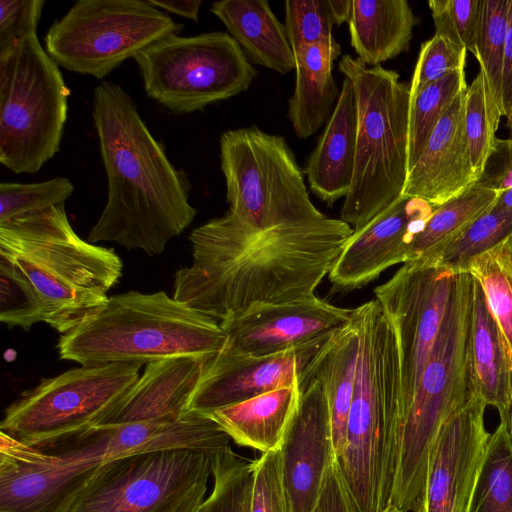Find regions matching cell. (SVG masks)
I'll return each mask as SVG.
<instances>
[{"label": "cell", "instance_id": "obj_1", "mask_svg": "<svg viewBox=\"0 0 512 512\" xmlns=\"http://www.w3.org/2000/svg\"><path fill=\"white\" fill-rule=\"evenodd\" d=\"M353 229L341 219L255 228L228 211L190 234L173 298L221 321L315 296Z\"/></svg>", "mask_w": 512, "mask_h": 512}, {"label": "cell", "instance_id": "obj_27", "mask_svg": "<svg viewBox=\"0 0 512 512\" xmlns=\"http://www.w3.org/2000/svg\"><path fill=\"white\" fill-rule=\"evenodd\" d=\"M341 46L334 36L305 47L295 56V88L287 117L296 136L307 139L329 120L340 90L333 76Z\"/></svg>", "mask_w": 512, "mask_h": 512}, {"label": "cell", "instance_id": "obj_42", "mask_svg": "<svg viewBox=\"0 0 512 512\" xmlns=\"http://www.w3.org/2000/svg\"><path fill=\"white\" fill-rule=\"evenodd\" d=\"M483 0H430L435 34L475 54Z\"/></svg>", "mask_w": 512, "mask_h": 512}, {"label": "cell", "instance_id": "obj_39", "mask_svg": "<svg viewBox=\"0 0 512 512\" xmlns=\"http://www.w3.org/2000/svg\"><path fill=\"white\" fill-rule=\"evenodd\" d=\"M0 320L29 330L44 321L41 298L28 277L14 264L0 258Z\"/></svg>", "mask_w": 512, "mask_h": 512}, {"label": "cell", "instance_id": "obj_30", "mask_svg": "<svg viewBox=\"0 0 512 512\" xmlns=\"http://www.w3.org/2000/svg\"><path fill=\"white\" fill-rule=\"evenodd\" d=\"M358 352L359 332L352 317V322L332 337L314 371V377L321 382L328 402L335 459L345 442Z\"/></svg>", "mask_w": 512, "mask_h": 512}, {"label": "cell", "instance_id": "obj_15", "mask_svg": "<svg viewBox=\"0 0 512 512\" xmlns=\"http://www.w3.org/2000/svg\"><path fill=\"white\" fill-rule=\"evenodd\" d=\"M230 440L209 416L188 412L173 421L92 427L41 451L65 463L93 466L131 454L167 449L215 453L230 446Z\"/></svg>", "mask_w": 512, "mask_h": 512}, {"label": "cell", "instance_id": "obj_4", "mask_svg": "<svg viewBox=\"0 0 512 512\" xmlns=\"http://www.w3.org/2000/svg\"><path fill=\"white\" fill-rule=\"evenodd\" d=\"M0 258L28 277L41 298L43 322L62 334L106 304L123 269L113 249L74 231L64 204L0 223Z\"/></svg>", "mask_w": 512, "mask_h": 512}, {"label": "cell", "instance_id": "obj_10", "mask_svg": "<svg viewBox=\"0 0 512 512\" xmlns=\"http://www.w3.org/2000/svg\"><path fill=\"white\" fill-rule=\"evenodd\" d=\"M228 212L258 229L319 221L304 172L285 138L256 126L220 137Z\"/></svg>", "mask_w": 512, "mask_h": 512}, {"label": "cell", "instance_id": "obj_19", "mask_svg": "<svg viewBox=\"0 0 512 512\" xmlns=\"http://www.w3.org/2000/svg\"><path fill=\"white\" fill-rule=\"evenodd\" d=\"M437 206L401 196L370 222L353 230L328 278L334 292H350L377 279L387 268L409 261V249Z\"/></svg>", "mask_w": 512, "mask_h": 512}, {"label": "cell", "instance_id": "obj_33", "mask_svg": "<svg viewBox=\"0 0 512 512\" xmlns=\"http://www.w3.org/2000/svg\"><path fill=\"white\" fill-rule=\"evenodd\" d=\"M508 239H512V211L494 203L457 237L424 257L453 273H463L475 257Z\"/></svg>", "mask_w": 512, "mask_h": 512}, {"label": "cell", "instance_id": "obj_44", "mask_svg": "<svg viewBox=\"0 0 512 512\" xmlns=\"http://www.w3.org/2000/svg\"><path fill=\"white\" fill-rule=\"evenodd\" d=\"M250 512H292L283 481L281 449L263 453L254 460Z\"/></svg>", "mask_w": 512, "mask_h": 512}, {"label": "cell", "instance_id": "obj_13", "mask_svg": "<svg viewBox=\"0 0 512 512\" xmlns=\"http://www.w3.org/2000/svg\"><path fill=\"white\" fill-rule=\"evenodd\" d=\"M182 25L149 0H79L45 35V50L70 72L104 79Z\"/></svg>", "mask_w": 512, "mask_h": 512}, {"label": "cell", "instance_id": "obj_28", "mask_svg": "<svg viewBox=\"0 0 512 512\" xmlns=\"http://www.w3.org/2000/svg\"><path fill=\"white\" fill-rule=\"evenodd\" d=\"M472 302L471 359L475 393L503 416L512 401V353L474 277Z\"/></svg>", "mask_w": 512, "mask_h": 512}, {"label": "cell", "instance_id": "obj_7", "mask_svg": "<svg viewBox=\"0 0 512 512\" xmlns=\"http://www.w3.org/2000/svg\"><path fill=\"white\" fill-rule=\"evenodd\" d=\"M339 71L354 87L356 157L341 220L358 230L397 201L408 168L410 85L396 71L343 55Z\"/></svg>", "mask_w": 512, "mask_h": 512}, {"label": "cell", "instance_id": "obj_29", "mask_svg": "<svg viewBox=\"0 0 512 512\" xmlns=\"http://www.w3.org/2000/svg\"><path fill=\"white\" fill-rule=\"evenodd\" d=\"M416 24L406 0H353L348 25L356 58L375 67L408 51Z\"/></svg>", "mask_w": 512, "mask_h": 512}, {"label": "cell", "instance_id": "obj_17", "mask_svg": "<svg viewBox=\"0 0 512 512\" xmlns=\"http://www.w3.org/2000/svg\"><path fill=\"white\" fill-rule=\"evenodd\" d=\"M334 335L268 356L216 355L191 398L188 412L208 415L217 409L294 384H299L302 392L315 378L317 363Z\"/></svg>", "mask_w": 512, "mask_h": 512}, {"label": "cell", "instance_id": "obj_26", "mask_svg": "<svg viewBox=\"0 0 512 512\" xmlns=\"http://www.w3.org/2000/svg\"><path fill=\"white\" fill-rule=\"evenodd\" d=\"M210 12L257 65L282 75L295 71V56L284 24L265 0H222Z\"/></svg>", "mask_w": 512, "mask_h": 512}, {"label": "cell", "instance_id": "obj_52", "mask_svg": "<svg viewBox=\"0 0 512 512\" xmlns=\"http://www.w3.org/2000/svg\"><path fill=\"white\" fill-rule=\"evenodd\" d=\"M499 417H500V420H503L506 423L509 434L512 439V401H511L508 412L505 415L499 416Z\"/></svg>", "mask_w": 512, "mask_h": 512}, {"label": "cell", "instance_id": "obj_46", "mask_svg": "<svg viewBox=\"0 0 512 512\" xmlns=\"http://www.w3.org/2000/svg\"><path fill=\"white\" fill-rule=\"evenodd\" d=\"M476 184L496 193L512 188V138H497Z\"/></svg>", "mask_w": 512, "mask_h": 512}, {"label": "cell", "instance_id": "obj_3", "mask_svg": "<svg viewBox=\"0 0 512 512\" xmlns=\"http://www.w3.org/2000/svg\"><path fill=\"white\" fill-rule=\"evenodd\" d=\"M359 352L343 449L335 459L358 512L390 508L402 425L396 334L376 299L353 309Z\"/></svg>", "mask_w": 512, "mask_h": 512}, {"label": "cell", "instance_id": "obj_36", "mask_svg": "<svg viewBox=\"0 0 512 512\" xmlns=\"http://www.w3.org/2000/svg\"><path fill=\"white\" fill-rule=\"evenodd\" d=\"M211 475L212 491L197 512H250L254 461L228 446L212 455Z\"/></svg>", "mask_w": 512, "mask_h": 512}, {"label": "cell", "instance_id": "obj_24", "mask_svg": "<svg viewBox=\"0 0 512 512\" xmlns=\"http://www.w3.org/2000/svg\"><path fill=\"white\" fill-rule=\"evenodd\" d=\"M356 139L355 92L352 82L344 77L335 108L303 170L310 190L330 206L349 192Z\"/></svg>", "mask_w": 512, "mask_h": 512}, {"label": "cell", "instance_id": "obj_40", "mask_svg": "<svg viewBox=\"0 0 512 512\" xmlns=\"http://www.w3.org/2000/svg\"><path fill=\"white\" fill-rule=\"evenodd\" d=\"M74 186L66 177H55L36 183H0V223L41 211L65 201Z\"/></svg>", "mask_w": 512, "mask_h": 512}, {"label": "cell", "instance_id": "obj_41", "mask_svg": "<svg viewBox=\"0 0 512 512\" xmlns=\"http://www.w3.org/2000/svg\"><path fill=\"white\" fill-rule=\"evenodd\" d=\"M335 23L328 0L285 1V29L294 53L333 36Z\"/></svg>", "mask_w": 512, "mask_h": 512}, {"label": "cell", "instance_id": "obj_21", "mask_svg": "<svg viewBox=\"0 0 512 512\" xmlns=\"http://www.w3.org/2000/svg\"><path fill=\"white\" fill-rule=\"evenodd\" d=\"M465 92L459 93L439 120L420 158L409 170L402 196L439 206L476 183L478 175L464 129Z\"/></svg>", "mask_w": 512, "mask_h": 512}, {"label": "cell", "instance_id": "obj_2", "mask_svg": "<svg viewBox=\"0 0 512 512\" xmlns=\"http://www.w3.org/2000/svg\"><path fill=\"white\" fill-rule=\"evenodd\" d=\"M92 114L107 177V202L88 241L159 255L196 216L187 175L172 165L131 96L118 84L103 81L96 86Z\"/></svg>", "mask_w": 512, "mask_h": 512}, {"label": "cell", "instance_id": "obj_34", "mask_svg": "<svg viewBox=\"0 0 512 512\" xmlns=\"http://www.w3.org/2000/svg\"><path fill=\"white\" fill-rule=\"evenodd\" d=\"M467 87L465 68H460L410 94L409 170L420 158L439 120Z\"/></svg>", "mask_w": 512, "mask_h": 512}, {"label": "cell", "instance_id": "obj_6", "mask_svg": "<svg viewBox=\"0 0 512 512\" xmlns=\"http://www.w3.org/2000/svg\"><path fill=\"white\" fill-rule=\"evenodd\" d=\"M472 300V275L457 273L438 335L402 420L390 506L403 512L412 511L420 494L441 427L476 394Z\"/></svg>", "mask_w": 512, "mask_h": 512}, {"label": "cell", "instance_id": "obj_18", "mask_svg": "<svg viewBox=\"0 0 512 512\" xmlns=\"http://www.w3.org/2000/svg\"><path fill=\"white\" fill-rule=\"evenodd\" d=\"M353 309L334 306L317 295L285 304L256 306L219 322L227 336L221 356H268L345 328Z\"/></svg>", "mask_w": 512, "mask_h": 512}, {"label": "cell", "instance_id": "obj_5", "mask_svg": "<svg viewBox=\"0 0 512 512\" xmlns=\"http://www.w3.org/2000/svg\"><path fill=\"white\" fill-rule=\"evenodd\" d=\"M227 336L214 318L164 291H128L59 338V356L81 366L148 364L179 357H214Z\"/></svg>", "mask_w": 512, "mask_h": 512}, {"label": "cell", "instance_id": "obj_48", "mask_svg": "<svg viewBox=\"0 0 512 512\" xmlns=\"http://www.w3.org/2000/svg\"><path fill=\"white\" fill-rule=\"evenodd\" d=\"M502 114L506 119L512 115V0H510L508 24L502 67Z\"/></svg>", "mask_w": 512, "mask_h": 512}, {"label": "cell", "instance_id": "obj_51", "mask_svg": "<svg viewBox=\"0 0 512 512\" xmlns=\"http://www.w3.org/2000/svg\"><path fill=\"white\" fill-rule=\"evenodd\" d=\"M495 203L502 208L512 211V188L501 192Z\"/></svg>", "mask_w": 512, "mask_h": 512}, {"label": "cell", "instance_id": "obj_43", "mask_svg": "<svg viewBox=\"0 0 512 512\" xmlns=\"http://www.w3.org/2000/svg\"><path fill=\"white\" fill-rule=\"evenodd\" d=\"M467 51L444 36L436 35L420 48L410 83V94L448 73L465 68Z\"/></svg>", "mask_w": 512, "mask_h": 512}, {"label": "cell", "instance_id": "obj_37", "mask_svg": "<svg viewBox=\"0 0 512 512\" xmlns=\"http://www.w3.org/2000/svg\"><path fill=\"white\" fill-rule=\"evenodd\" d=\"M502 112L495 102L484 74H478L467 87L464 103V129L475 172L479 176L497 139Z\"/></svg>", "mask_w": 512, "mask_h": 512}, {"label": "cell", "instance_id": "obj_23", "mask_svg": "<svg viewBox=\"0 0 512 512\" xmlns=\"http://www.w3.org/2000/svg\"><path fill=\"white\" fill-rule=\"evenodd\" d=\"M214 357L179 356L148 363L142 376L99 426L184 417Z\"/></svg>", "mask_w": 512, "mask_h": 512}, {"label": "cell", "instance_id": "obj_11", "mask_svg": "<svg viewBox=\"0 0 512 512\" xmlns=\"http://www.w3.org/2000/svg\"><path fill=\"white\" fill-rule=\"evenodd\" d=\"M141 366H80L43 379L7 407L0 431L44 449L99 426L137 382Z\"/></svg>", "mask_w": 512, "mask_h": 512}, {"label": "cell", "instance_id": "obj_8", "mask_svg": "<svg viewBox=\"0 0 512 512\" xmlns=\"http://www.w3.org/2000/svg\"><path fill=\"white\" fill-rule=\"evenodd\" d=\"M213 454L167 449L101 462L83 472L47 512H197Z\"/></svg>", "mask_w": 512, "mask_h": 512}, {"label": "cell", "instance_id": "obj_9", "mask_svg": "<svg viewBox=\"0 0 512 512\" xmlns=\"http://www.w3.org/2000/svg\"><path fill=\"white\" fill-rule=\"evenodd\" d=\"M70 91L36 33L0 53V162L35 173L59 152Z\"/></svg>", "mask_w": 512, "mask_h": 512}, {"label": "cell", "instance_id": "obj_50", "mask_svg": "<svg viewBox=\"0 0 512 512\" xmlns=\"http://www.w3.org/2000/svg\"><path fill=\"white\" fill-rule=\"evenodd\" d=\"M353 0H328L333 21L336 26L349 23L352 14Z\"/></svg>", "mask_w": 512, "mask_h": 512}, {"label": "cell", "instance_id": "obj_22", "mask_svg": "<svg viewBox=\"0 0 512 512\" xmlns=\"http://www.w3.org/2000/svg\"><path fill=\"white\" fill-rule=\"evenodd\" d=\"M0 431V512H47L87 469Z\"/></svg>", "mask_w": 512, "mask_h": 512}, {"label": "cell", "instance_id": "obj_16", "mask_svg": "<svg viewBox=\"0 0 512 512\" xmlns=\"http://www.w3.org/2000/svg\"><path fill=\"white\" fill-rule=\"evenodd\" d=\"M486 407L475 394L443 424L413 512L467 511L491 435L484 423Z\"/></svg>", "mask_w": 512, "mask_h": 512}, {"label": "cell", "instance_id": "obj_20", "mask_svg": "<svg viewBox=\"0 0 512 512\" xmlns=\"http://www.w3.org/2000/svg\"><path fill=\"white\" fill-rule=\"evenodd\" d=\"M281 458L292 512H313L335 460L328 402L317 378L301 392Z\"/></svg>", "mask_w": 512, "mask_h": 512}, {"label": "cell", "instance_id": "obj_31", "mask_svg": "<svg viewBox=\"0 0 512 512\" xmlns=\"http://www.w3.org/2000/svg\"><path fill=\"white\" fill-rule=\"evenodd\" d=\"M499 194L475 183L459 196L437 206L413 238L408 262L429 255L457 237L495 203Z\"/></svg>", "mask_w": 512, "mask_h": 512}, {"label": "cell", "instance_id": "obj_54", "mask_svg": "<svg viewBox=\"0 0 512 512\" xmlns=\"http://www.w3.org/2000/svg\"><path fill=\"white\" fill-rule=\"evenodd\" d=\"M386 512H403L401 510H398L396 508L390 507Z\"/></svg>", "mask_w": 512, "mask_h": 512}, {"label": "cell", "instance_id": "obj_53", "mask_svg": "<svg viewBox=\"0 0 512 512\" xmlns=\"http://www.w3.org/2000/svg\"><path fill=\"white\" fill-rule=\"evenodd\" d=\"M507 126L510 129V132L512 134V115L507 118Z\"/></svg>", "mask_w": 512, "mask_h": 512}, {"label": "cell", "instance_id": "obj_45", "mask_svg": "<svg viewBox=\"0 0 512 512\" xmlns=\"http://www.w3.org/2000/svg\"><path fill=\"white\" fill-rule=\"evenodd\" d=\"M44 4L43 0L0 1V53L36 33Z\"/></svg>", "mask_w": 512, "mask_h": 512}, {"label": "cell", "instance_id": "obj_12", "mask_svg": "<svg viewBox=\"0 0 512 512\" xmlns=\"http://www.w3.org/2000/svg\"><path fill=\"white\" fill-rule=\"evenodd\" d=\"M134 60L146 94L179 114L237 96L257 76L239 44L222 31L171 34L144 48Z\"/></svg>", "mask_w": 512, "mask_h": 512}, {"label": "cell", "instance_id": "obj_35", "mask_svg": "<svg viewBox=\"0 0 512 512\" xmlns=\"http://www.w3.org/2000/svg\"><path fill=\"white\" fill-rule=\"evenodd\" d=\"M512 353V239L475 257L468 266Z\"/></svg>", "mask_w": 512, "mask_h": 512}, {"label": "cell", "instance_id": "obj_38", "mask_svg": "<svg viewBox=\"0 0 512 512\" xmlns=\"http://www.w3.org/2000/svg\"><path fill=\"white\" fill-rule=\"evenodd\" d=\"M509 5L510 0H483L474 54L501 112L502 67Z\"/></svg>", "mask_w": 512, "mask_h": 512}, {"label": "cell", "instance_id": "obj_49", "mask_svg": "<svg viewBox=\"0 0 512 512\" xmlns=\"http://www.w3.org/2000/svg\"><path fill=\"white\" fill-rule=\"evenodd\" d=\"M149 2L160 10H167L195 22L199 21L201 0H149Z\"/></svg>", "mask_w": 512, "mask_h": 512}, {"label": "cell", "instance_id": "obj_14", "mask_svg": "<svg viewBox=\"0 0 512 512\" xmlns=\"http://www.w3.org/2000/svg\"><path fill=\"white\" fill-rule=\"evenodd\" d=\"M455 275L432 259L423 257L403 264L388 281L374 290L375 299L396 334L401 367L402 420L438 335Z\"/></svg>", "mask_w": 512, "mask_h": 512}, {"label": "cell", "instance_id": "obj_25", "mask_svg": "<svg viewBox=\"0 0 512 512\" xmlns=\"http://www.w3.org/2000/svg\"><path fill=\"white\" fill-rule=\"evenodd\" d=\"M301 397L299 384L280 387L207 416L240 446L263 453L280 450Z\"/></svg>", "mask_w": 512, "mask_h": 512}, {"label": "cell", "instance_id": "obj_32", "mask_svg": "<svg viewBox=\"0 0 512 512\" xmlns=\"http://www.w3.org/2000/svg\"><path fill=\"white\" fill-rule=\"evenodd\" d=\"M466 512H512V439L503 420L490 435Z\"/></svg>", "mask_w": 512, "mask_h": 512}, {"label": "cell", "instance_id": "obj_47", "mask_svg": "<svg viewBox=\"0 0 512 512\" xmlns=\"http://www.w3.org/2000/svg\"><path fill=\"white\" fill-rule=\"evenodd\" d=\"M313 512H358L336 460L328 470Z\"/></svg>", "mask_w": 512, "mask_h": 512}]
</instances>
